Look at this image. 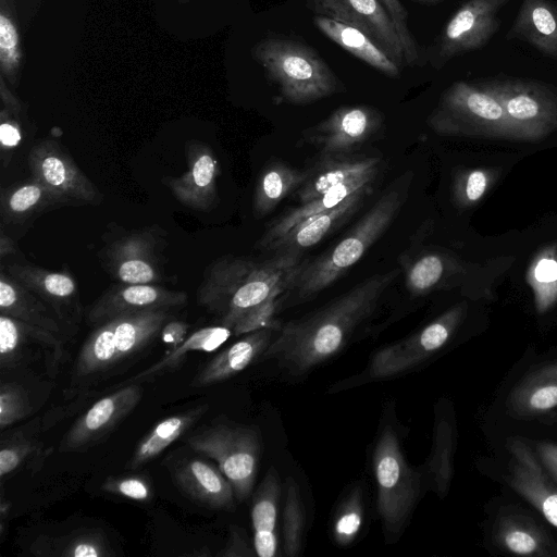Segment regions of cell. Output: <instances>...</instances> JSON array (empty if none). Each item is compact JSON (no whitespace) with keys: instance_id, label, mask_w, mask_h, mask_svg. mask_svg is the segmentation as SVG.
I'll list each match as a JSON object with an SVG mask.
<instances>
[{"instance_id":"1","label":"cell","mask_w":557,"mask_h":557,"mask_svg":"<svg viewBox=\"0 0 557 557\" xmlns=\"http://www.w3.org/2000/svg\"><path fill=\"white\" fill-rule=\"evenodd\" d=\"M399 271L374 274L320 310L284 324L262 355L292 376H301L336 355L375 311Z\"/></svg>"},{"instance_id":"2","label":"cell","mask_w":557,"mask_h":557,"mask_svg":"<svg viewBox=\"0 0 557 557\" xmlns=\"http://www.w3.org/2000/svg\"><path fill=\"white\" fill-rule=\"evenodd\" d=\"M304 261L301 253L284 252L258 261L224 256L210 263L197 289V302L215 314L219 324L234 327L240 318L273 292L292 286Z\"/></svg>"},{"instance_id":"3","label":"cell","mask_w":557,"mask_h":557,"mask_svg":"<svg viewBox=\"0 0 557 557\" xmlns=\"http://www.w3.org/2000/svg\"><path fill=\"white\" fill-rule=\"evenodd\" d=\"M410 181V174L400 177L335 246L302 263L290 289L296 300L305 301L320 294L363 257L397 216Z\"/></svg>"},{"instance_id":"4","label":"cell","mask_w":557,"mask_h":557,"mask_svg":"<svg viewBox=\"0 0 557 557\" xmlns=\"http://www.w3.org/2000/svg\"><path fill=\"white\" fill-rule=\"evenodd\" d=\"M171 310L127 312L95 326L77 354L72 383L96 381L139 354L160 335L172 318Z\"/></svg>"},{"instance_id":"5","label":"cell","mask_w":557,"mask_h":557,"mask_svg":"<svg viewBox=\"0 0 557 557\" xmlns=\"http://www.w3.org/2000/svg\"><path fill=\"white\" fill-rule=\"evenodd\" d=\"M252 55L289 103H311L342 89L325 61L298 41L270 37L252 48Z\"/></svg>"},{"instance_id":"6","label":"cell","mask_w":557,"mask_h":557,"mask_svg":"<svg viewBox=\"0 0 557 557\" xmlns=\"http://www.w3.org/2000/svg\"><path fill=\"white\" fill-rule=\"evenodd\" d=\"M377 512L384 531L396 535L405 527L421 493V473L412 469L397 434L389 425L382 431L373 454Z\"/></svg>"},{"instance_id":"7","label":"cell","mask_w":557,"mask_h":557,"mask_svg":"<svg viewBox=\"0 0 557 557\" xmlns=\"http://www.w3.org/2000/svg\"><path fill=\"white\" fill-rule=\"evenodd\" d=\"M188 446L218 463L238 502L247 499L258 472L261 442L253 428L219 423L194 434Z\"/></svg>"},{"instance_id":"8","label":"cell","mask_w":557,"mask_h":557,"mask_svg":"<svg viewBox=\"0 0 557 557\" xmlns=\"http://www.w3.org/2000/svg\"><path fill=\"white\" fill-rule=\"evenodd\" d=\"M28 164L33 178L69 206L97 205L102 196L74 160L52 139L34 145Z\"/></svg>"},{"instance_id":"9","label":"cell","mask_w":557,"mask_h":557,"mask_svg":"<svg viewBox=\"0 0 557 557\" xmlns=\"http://www.w3.org/2000/svg\"><path fill=\"white\" fill-rule=\"evenodd\" d=\"M382 124V113L372 107H341L306 129L304 140L317 147L321 156L348 154L374 136Z\"/></svg>"},{"instance_id":"10","label":"cell","mask_w":557,"mask_h":557,"mask_svg":"<svg viewBox=\"0 0 557 557\" xmlns=\"http://www.w3.org/2000/svg\"><path fill=\"white\" fill-rule=\"evenodd\" d=\"M460 318V310L451 309L419 332L379 350L371 360L370 375L393 376L421 363L449 341Z\"/></svg>"},{"instance_id":"11","label":"cell","mask_w":557,"mask_h":557,"mask_svg":"<svg viewBox=\"0 0 557 557\" xmlns=\"http://www.w3.org/2000/svg\"><path fill=\"white\" fill-rule=\"evenodd\" d=\"M64 339L41 327L0 313V367L2 370L42 361L57 373L64 357Z\"/></svg>"},{"instance_id":"12","label":"cell","mask_w":557,"mask_h":557,"mask_svg":"<svg viewBox=\"0 0 557 557\" xmlns=\"http://www.w3.org/2000/svg\"><path fill=\"white\" fill-rule=\"evenodd\" d=\"M317 15L357 27L398 66L405 65L397 29L379 0H312Z\"/></svg>"},{"instance_id":"13","label":"cell","mask_w":557,"mask_h":557,"mask_svg":"<svg viewBox=\"0 0 557 557\" xmlns=\"http://www.w3.org/2000/svg\"><path fill=\"white\" fill-rule=\"evenodd\" d=\"M141 397L140 384L131 383L100 398L72 424L60 450L85 449L103 440L136 408Z\"/></svg>"},{"instance_id":"14","label":"cell","mask_w":557,"mask_h":557,"mask_svg":"<svg viewBox=\"0 0 557 557\" xmlns=\"http://www.w3.org/2000/svg\"><path fill=\"white\" fill-rule=\"evenodd\" d=\"M470 122H508L504 108L485 87L466 82L453 84L429 116L430 127L438 133H455Z\"/></svg>"},{"instance_id":"15","label":"cell","mask_w":557,"mask_h":557,"mask_svg":"<svg viewBox=\"0 0 557 557\" xmlns=\"http://www.w3.org/2000/svg\"><path fill=\"white\" fill-rule=\"evenodd\" d=\"M509 0H468L446 24L438 55L444 62L485 46L499 27L498 13Z\"/></svg>"},{"instance_id":"16","label":"cell","mask_w":557,"mask_h":557,"mask_svg":"<svg viewBox=\"0 0 557 557\" xmlns=\"http://www.w3.org/2000/svg\"><path fill=\"white\" fill-rule=\"evenodd\" d=\"M160 239L156 225L117 239L106 255L109 273L125 284L161 282Z\"/></svg>"},{"instance_id":"17","label":"cell","mask_w":557,"mask_h":557,"mask_svg":"<svg viewBox=\"0 0 557 557\" xmlns=\"http://www.w3.org/2000/svg\"><path fill=\"white\" fill-rule=\"evenodd\" d=\"M2 269L46 302L72 332L81 323L79 290L69 272L20 262H11Z\"/></svg>"},{"instance_id":"18","label":"cell","mask_w":557,"mask_h":557,"mask_svg":"<svg viewBox=\"0 0 557 557\" xmlns=\"http://www.w3.org/2000/svg\"><path fill=\"white\" fill-rule=\"evenodd\" d=\"M188 170L178 177H164L163 183L184 206L209 211L216 206V180L219 161L213 150L197 140L185 146Z\"/></svg>"},{"instance_id":"19","label":"cell","mask_w":557,"mask_h":557,"mask_svg":"<svg viewBox=\"0 0 557 557\" xmlns=\"http://www.w3.org/2000/svg\"><path fill=\"white\" fill-rule=\"evenodd\" d=\"M510 462L507 480L557 529V484L546 474L535 454L520 440L508 441Z\"/></svg>"},{"instance_id":"20","label":"cell","mask_w":557,"mask_h":557,"mask_svg":"<svg viewBox=\"0 0 557 557\" xmlns=\"http://www.w3.org/2000/svg\"><path fill=\"white\" fill-rule=\"evenodd\" d=\"M187 302L185 292L157 284H117L103 293L89 308L87 321L97 326L114 317L147 309H174Z\"/></svg>"},{"instance_id":"21","label":"cell","mask_w":557,"mask_h":557,"mask_svg":"<svg viewBox=\"0 0 557 557\" xmlns=\"http://www.w3.org/2000/svg\"><path fill=\"white\" fill-rule=\"evenodd\" d=\"M504 108L508 122L536 123L554 117L557 104L549 90L536 82L502 78L483 84Z\"/></svg>"},{"instance_id":"22","label":"cell","mask_w":557,"mask_h":557,"mask_svg":"<svg viewBox=\"0 0 557 557\" xmlns=\"http://www.w3.org/2000/svg\"><path fill=\"white\" fill-rule=\"evenodd\" d=\"M372 188L373 184H369L336 207L305 219L270 244L265 250H273L276 253H301L304 249L314 246L349 220L361 207L364 198L372 193Z\"/></svg>"},{"instance_id":"23","label":"cell","mask_w":557,"mask_h":557,"mask_svg":"<svg viewBox=\"0 0 557 557\" xmlns=\"http://www.w3.org/2000/svg\"><path fill=\"white\" fill-rule=\"evenodd\" d=\"M381 163L379 157L322 156L295 191L297 199L300 205L306 203L335 186L379 172Z\"/></svg>"},{"instance_id":"24","label":"cell","mask_w":557,"mask_h":557,"mask_svg":"<svg viewBox=\"0 0 557 557\" xmlns=\"http://www.w3.org/2000/svg\"><path fill=\"white\" fill-rule=\"evenodd\" d=\"M276 333L277 330L272 327L247 333L207 362L194 377L193 386H210L242 372L256 359L262 357Z\"/></svg>"},{"instance_id":"25","label":"cell","mask_w":557,"mask_h":557,"mask_svg":"<svg viewBox=\"0 0 557 557\" xmlns=\"http://www.w3.org/2000/svg\"><path fill=\"white\" fill-rule=\"evenodd\" d=\"M177 486L191 499L214 509L231 510L235 507V493L231 482L210 462L190 459L174 473Z\"/></svg>"},{"instance_id":"26","label":"cell","mask_w":557,"mask_h":557,"mask_svg":"<svg viewBox=\"0 0 557 557\" xmlns=\"http://www.w3.org/2000/svg\"><path fill=\"white\" fill-rule=\"evenodd\" d=\"M507 412L516 419H533L557 408V360L534 369L510 391Z\"/></svg>"},{"instance_id":"27","label":"cell","mask_w":557,"mask_h":557,"mask_svg":"<svg viewBox=\"0 0 557 557\" xmlns=\"http://www.w3.org/2000/svg\"><path fill=\"white\" fill-rule=\"evenodd\" d=\"M0 313L47 330L63 339L73 334L46 302L3 269L0 272Z\"/></svg>"},{"instance_id":"28","label":"cell","mask_w":557,"mask_h":557,"mask_svg":"<svg viewBox=\"0 0 557 557\" xmlns=\"http://www.w3.org/2000/svg\"><path fill=\"white\" fill-rule=\"evenodd\" d=\"M495 544L503 550L520 556L552 557L557 546L543 527L529 516L502 513L494 524Z\"/></svg>"},{"instance_id":"29","label":"cell","mask_w":557,"mask_h":557,"mask_svg":"<svg viewBox=\"0 0 557 557\" xmlns=\"http://www.w3.org/2000/svg\"><path fill=\"white\" fill-rule=\"evenodd\" d=\"M508 38L527 41L543 54L557 58V7L549 0H523Z\"/></svg>"},{"instance_id":"30","label":"cell","mask_w":557,"mask_h":557,"mask_svg":"<svg viewBox=\"0 0 557 557\" xmlns=\"http://www.w3.org/2000/svg\"><path fill=\"white\" fill-rule=\"evenodd\" d=\"M377 173L374 172L335 186L317 198L288 210L267 228L257 247L265 250L270 244L282 237L305 219L336 207L358 189L373 184Z\"/></svg>"},{"instance_id":"31","label":"cell","mask_w":557,"mask_h":557,"mask_svg":"<svg viewBox=\"0 0 557 557\" xmlns=\"http://www.w3.org/2000/svg\"><path fill=\"white\" fill-rule=\"evenodd\" d=\"M280 493L277 472L271 468L260 483L251 506L253 548L259 557H273L276 554L275 525Z\"/></svg>"},{"instance_id":"32","label":"cell","mask_w":557,"mask_h":557,"mask_svg":"<svg viewBox=\"0 0 557 557\" xmlns=\"http://www.w3.org/2000/svg\"><path fill=\"white\" fill-rule=\"evenodd\" d=\"M313 22L326 37L361 61L386 76H398L399 66L357 27L321 15H315Z\"/></svg>"},{"instance_id":"33","label":"cell","mask_w":557,"mask_h":557,"mask_svg":"<svg viewBox=\"0 0 557 557\" xmlns=\"http://www.w3.org/2000/svg\"><path fill=\"white\" fill-rule=\"evenodd\" d=\"M69 206L36 180L14 184L1 190L0 212L3 223H24L37 213Z\"/></svg>"},{"instance_id":"34","label":"cell","mask_w":557,"mask_h":557,"mask_svg":"<svg viewBox=\"0 0 557 557\" xmlns=\"http://www.w3.org/2000/svg\"><path fill=\"white\" fill-rule=\"evenodd\" d=\"M455 447L454 418L447 410L436 409L433 446L425 465V472L431 487L441 497L447 494L453 479Z\"/></svg>"},{"instance_id":"35","label":"cell","mask_w":557,"mask_h":557,"mask_svg":"<svg viewBox=\"0 0 557 557\" xmlns=\"http://www.w3.org/2000/svg\"><path fill=\"white\" fill-rule=\"evenodd\" d=\"M207 410L208 405L203 404L158 422L138 443L127 463V468L135 470L151 461L189 430Z\"/></svg>"},{"instance_id":"36","label":"cell","mask_w":557,"mask_h":557,"mask_svg":"<svg viewBox=\"0 0 557 557\" xmlns=\"http://www.w3.org/2000/svg\"><path fill=\"white\" fill-rule=\"evenodd\" d=\"M307 174L308 170H298L281 161L270 162L256 182L255 215L261 218L269 214L283 199L301 186Z\"/></svg>"},{"instance_id":"37","label":"cell","mask_w":557,"mask_h":557,"mask_svg":"<svg viewBox=\"0 0 557 557\" xmlns=\"http://www.w3.org/2000/svg\"><path fill=\"white\" fill-rule=\"evenodd\" d=\"M231 335H233L232 329L220 324L199 329L189 334L181 345L166 350L157 362L131 377L127 383L140 384L165 372L173 371L180 367L189 352L213 351L224 344Z\"/></svg>"},{"instance_id":"38","label":"cell","mask_w":557,"mask_h":557,"mask_svg":"<svg viewBox=\"0 0 557 557\" xmlns=\"http://www.w3.org/2000/svg\"><path fill=\"white\" fill-rule=\"evenodd\" d=\"M37 556L104 557L112 550L104 534L97 530L76 531L61 536L41 537L34 542Z\"/></svg>"},{"instance_id":"39","label":"cell","mask_w":557,"mask_h":557,"mask_svg":"<svg viewBox=\"0 0 557 557\" xmlns=\"http://www.w3.org/2000/svg\"><path fill=\"white\" fill-rule=\"evenodd\" d=\"M283 508V548L287 557L299 555L306 523L305 506L296 481L288 476L285 481Z\"/></svg>"},{"instance_id":"40","label":"cell","mask_w":557,"mask_h":557,"mask_svg":"<svg viewBox=\"0 0 557 557\" xmlns=\"http://www.w3.org/2000/svg\"><path fill=\"white\" fill-rule=\"evenodd\" d=\"M10 3L11 1L1 0L0 63L2 76L15 86L20 78L22 50L18 26Z\"/></svg>"},{"instance_id":"41","label":"cell","mask_w":557,"mask_h":557,"mask_svg":"<svg viewBox=\"0 0 557 557\" xmlns=\"http://www.w3.org/2000/svg\"><path fill=\"white\" fill-rule=\"evenodd\" d=\"M404 267L406 287L412 296L430 293L440 283L444 273V262L434 253L416 257Z\"/></svg>"},{"instance_id":"42","label":"cell","mask_w":557,"mask_h":557,"mask_svg":"<svg viewBox=\"0 0 557 557\" xmlns=\"http://www.w3.org/2000/svg\"><path fill=\"white\" fill-rule=\"evenodd\" d=\"M292 286H283L273 292L265 300L248 311L233 327V335L239 336L257 330L272 327L278 330L276 313L289 295Z\"/></svg>"},{"instance_id":"43","label":"cell","mask_w":557,"mask_h":557,"mask_svg":"<svg viewBox=\"0 0 557 557\" xmlns=\"http://www.w3.org/2000/svg\"><path fill=\"white\" fill-rule=\"evenodd\" d=\"M41 453L38 443L30 436L22 433H14L3 437L0 448V476L4 479L29 458Z\"/></svg>"},{"instance_id":"44","label":"cell","mask_w":557,"mask_h":557,"mask_svg":"<svg viewBox=\"0 0 557 557\" xmlns=\"http://www.w3.org/2000/svg\"><path fill=\"white\" fill-rule=\"evenodd\" d=\"M363 520L362 493L355 488L341 507L334 521L333 533L341 545L351 543L361 528Z\"/></svg>"},{"instance_id":"45","label":"cell","mask_w":557,"mask_h":557,"mask_svg":"<svg viewBox=\"0 0 557 557\" xmlns=\"http://www.w3.org/2000/svg\"><path fill=\"white\" fill-rule=\"evenodd\" d=\"M32 411L26 391L16 383H1L0 429L4 430L27 417Z\"/></svg>"},{"instance_id":"46","label":"cell","mask_w":557,"mask_h":557,"mask_svg":"<svg viewBox=\"0 0 557 557\" xmlns=\"http://www.w3.org/2000/svg\"><path fill=\"white\" fill-rule=\"evenodd\" d=\"M379 1L384 5L397 29L404 49L405 64H416L419 60V51L416 40L408 28V13L405 7L399 2V0Z\"/></svg>"},{"instance_id":"47","label":"cell","mask_w":557,"mask_h":557,"mask_svg":"<svg viewBox=\"0 0 557 557\" xmlns=\"http://www.w3.org/2000/svg\"><path fill=\"white\" fill-rule=\"evenodd\" d=\"M101 488L109 494L136 502H147L152 496L148 480L139 475L108 478Z\"/></svg>"},{"instance_id":"48","label":"cell","mask_w":557,"mask_h":557,"mask_svg":"<svg viewBox=\"0 0 557 557\" xmlns=\"http://www.w3.org/2000/svg\"><path fill=\"white\" fill-rule=\"evenodd\" d=\"M18 115L13 114L5 108L0 112V147L1 163L5 168L22 140V128Z\"/></svg>"},{"instance_id":"49","label":"cell","mask_w":557,"mask_h":557,"mask_svg":"<svg viewBox=\"0 0 557 557\" xmlns=\"http://www.w3.org/2000/svg\"><path fill=\"white\" fill-rule=\"evenodd\" d=\"M534 454L547 475L557 484V444L537 442Z\"/></svg>"},{"instance_id":"50","label":"cell","mask_w":557,"mask_h":557,"mask_svg":"<svg viewBox=\"0 0 557 557\" xmlns=\"http://www.w3.org/2000/svg\"><path fill=\"white\" fill-rule=\"evenodd\" d=\"M188 330L189 325L184 321H168L160 332L161 339L166 345L168 350L181 345L187 338Z\"/></svg>"},{"instance_id":"51","label":"cell","mask_w":557,"mask_h":557,"mask_svg":"<svg viewBox=\"0 0 557 557\" xmlns=\"http://www.w3.org/2000/svg\"><path fill=\"white\" fill-rule=\"evenodd\" d=\"M222 556H252L253 553L249 547L243 532L237 527H232L228 543L224 550L220 554Z\"/></svg>"},{"instance_id":"52","label":"cell","mask_w":557,"mask_h":557,"mask_svg":"<svg viewBox=\"0 0 557 557\" xmlns=\"http://www.w3.org/2000/svg\"><path fill=\"white\" fill-rule=\"evenodd\" d=\"M486 188V176L481 171L471 172L466 181L465 195L469 201L479 200Z\"/></svg>"},{"instance_id":"53","label":"cell","mask_w":557,"mask_h":557,"mask_svg":"<svg viewBox=\"0 0 557 557\" xmlns=\"http://www.w3.org/2000/svg\"><path fill=\"white\" fill-rule=\"evenodd\" d=\"M535 275L542 282L557 280V262L550 259H543L535 269Z\"/></svg>"},{"instance_id":"54","label":"cell","mask_w":557,"mask_h":557,"mask_svg":"<svg viewBox=\"0 0 557 557\" xmlns=\"http://www.w3.org/2000/svg\"><path fill=\"white\" fill-rule=\"evenodd\" d=\"M16 252V247L11 237L5 235L3 230L0 233V258L3 261L9 256Z\"/></svg>"},{"instance_id":"55","label":"cell","mask_w":557,"mask_h":557,"mask_svg":"<svg viewBox=\"0 0 557 557\" xmlns=\"http://www.w3.org/2000/svg\"><path fill=\"white\" fill-rule=\"evenodd\" d=\"M181 3L187 2L189 0H178Z\"/></svg>"}]
</instances>
